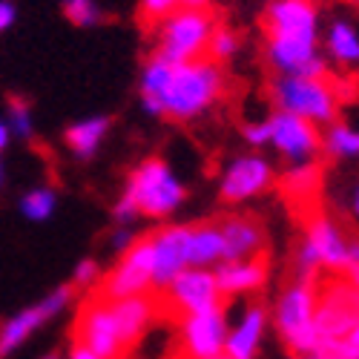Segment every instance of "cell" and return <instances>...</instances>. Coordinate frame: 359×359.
I'll use <instances>...</instances> for the list:
<instances>
[{
    "label": "cell",
    "mask_w": 359,
    "mask_h": 359,
    "mask_svg": "<svg viewBox=\"0 0 359 359\" xmlns=\"http://www.w3.org/2000/svg\"><path fill=\"white\" fill-rule=\"evenodd\" d=\"M224 93V72L210 57L187 64H167L149 57L141 78V98L153 115H167L172 121H190L213 107Z\"/></svg>",
    "instance_id": "obj_1"
},
{
    "label": "cell",
    "mask_w": 359,
    "mask_h": 359,
    "mask_svg": "<svg viewBox=\"0 0 359 359\" xmlns=\"http://www.w3.org/2000/svg\"><path fill=\"white\" fill-rule=\"evenodd\" d=\"M359 325V285L345 273L322 271L316 276V308H313V334L316 351L325 353L331 345L351 337Z\"/></svg>",
    "instance_id": "obj_2"
},
{
    "label": "cell",
    "mask_w": 359,
    "mask_h": 359,
    "mask_svg": "<svg viewBox=\"0 0 359 359\" xmlns=\"http://www.w3.org/2000/svg\"><path fill=\"white\" fill-rule=\"evenodd\" d=\"M182 201H184L182 182L170 172V167L164 161L149 158L130 175L127 193L115 207V219L130 222L138 213H144V216H170Z\"/></svg>",
    "instance_id": "obj_3"
},
{
    "label": "cell",
    "mask_w": 359,
    "mask_h": 359,
    "mask_svg": "<svg viewBox=\"0 0 359 359\" xmlns=\"http://www.w3.org/2000/svg\"><path fill=\"white\" fill-rule=\"evenodd\" d=\"M216 12L207 6H182L164 18L158 29V43H156V57L167 64H187L207 57V43L216 29Z\"/></svg>",
    "instance_id": "obj_4"
},
{
    "label": "cell",
    "mask_w": 359,
    "mask_h": 359,
    "mask_svg": "<svg viewBox=\"0 0 359 359\" xmlns=\"http://www.w3.org/2000/svg\"><path fill=\"white\" fill-rule=\"evenodd\" d=\"M322 273V271H319ZM296 276L279 296L276 327L287 342L290 356H305L316 351L313 334V308H316V276Z\"/></svg>",
    "instance_id": "obj_5"
},
{
    "label": "cell",
    "mask_w": 359,
    "mask_h": 359,
    "mask_svg": "<svg viewBox=\"0 0 359 359\" xmlns=\"http://www.w3.org/2000/svg\"><path fill=\"white\" fill-rule=\"evenodd\" d=\"M153 296H156L158 316L172 322H182L190 313H198L222 302L216 273L204 271V267H184L170 285H164L161 290H153Z\"/></svg>",
    "instance_id": "obj_6"
},
{
    "label": "cell",
    "mask_w": 359,
    "mask_h": 359,
    "mask_svg": "<svg viewBox=\"0 0 359 359\" xmlns=\"http://www.w3.org/2000/svg\"><path fill=\"white\" fill-rule=\"evenodd\" d=\"M271 95L282 112L308 118V121H331L337 112V93L325 78L282 75L273 81Z\"/></svg>",
    "instance_id": "obj_7"
},
{
    "label": "cell",
    "mask_w": 359,
    "mask_h": 359,
    "mask_svg": "<svg viewBox=\"0 0 359 359\" xmlns=\"http://www.w3.org/2000/svg\"><path fill=\"white\" fill-rule=\"evenodd\" d=\"M153 287V238L141 236L124 250L121 262H118L112 271L98 279L93 296L98 299H127V296H138Z\"/></svg>",
    "instance_id": "obj_8"
},
{
    "label": "cell",
    "mask_w": 359,
    "mask_h": 359,
    "mask_svg": "<svg viewBox=\"0 0 359 359\" xmlns=\"http://www.w3.org/2000/svg\"><path fill=\"white\" fill-rule=\"evenodd\" d=\"M72 339H75V345H83L104 359H121L124 356L109 299H98L93 293L83 299L81 308H78V316H75Z\"/></svg>",
    "instance_id": "obj_9"
},
{
    "label": "cell",
    "mask_w": 359,
    "mask_h": 359,
    "mask_svg": "<svg viewBox=\"0 0 359 359\" xmlns=\"http://www.w3.org/2000/svg\"><path fill=\"white\" fill-rule=\"evenodd\" d=\"M227 342V313L219 305L190 313L178 322V351L182 359H213Z\"/></svg>",
    "instance_id": "obj_10"
},
{
    "label": "cell",
    "mask_w": 359,
    "mask_h": 359,
    "mask_svg": "<svg viewBox=\"0 0 359 359\" xmlns=\"http://www.w3.org/2000/svg\"><path fill=\"white\" fill-rule=\"evenodd\" d=\"M262 29L267 41L316 43V9L311 0H271Z\"/></svg>",
    "instance_id": "obj_11"
},
{
    "label": "cell",
    "mask_w": 359,
    "mask_h": 359,
    "mask_svg": "<svg viewBox=\"0 0 359 359\" xmlns=\"http://www.w3.org/2000/svg\"><path fill=\"white\" fill-rule=\"evenodd\" d=\"M69 299H72V285H64L55 293H49L41 305L26 308V311L15 313L12 319H6L0 325V359L9 356L15 348H20L26 342V337H32V331H38V327L43 322H49L55 313H61Z\"/></svg>",
    "instance_id": "obj_12"
},
{
    "label": "cell",
    "mask_w": 359,
    "mask_h": 359,
    "mask_svg": "<svg viewBox=\"0 0 359 359\" xmlns=\"http://www.w3.org/2000/svg\"><path fill=\"white\" fill-rule=\"evenodd\" d=\"M305 242L313 250L322 271L331 273H345L348 264V242L351 238L339 230V224L325 216L322 210H313L305 216Z\"/></svg>",
    "instance_id": "obj_13"
},
{
    "label": "cell",
    "mask_w": 359,
    "mask_h": 359,
    "mask_svg": "<svg viewBox=\"0 0 359 359\" xmlns=\"http://www.w3.org/2000/svg\"><path fill=\"white\" fill-rule=\"evenodd\" d=\"M153 238V287L161 290L190 267V227H161Z\"/></svg>",
    "instance_id": "obj_14"
},
{
    "label": "cell",
    "mask_w": 359,
    "mask_h": 359,
    "mask_svg": "<svg viewBox=\"0 0 359 359\" xmlns=\"http://www.w3.org/2000/svg\"><path fill=\"white\" fill-rule=\"evenodd\" d=\"M267 124H271V141L276 144V149L293 161H305L319 149V133L308 118H299V115L279 109Z\"/></svg>",
    "instance_id": "obj_15"
},
{
    "label": "cell",
    "mask_w": 359,
    "mask_h": 359,
    "mask_svg": "<svg viewBox=\"0 0 359 359\" xmlns=\"http://www.w3.org/2000/svg\"><path fill=\"white\" fill-rule=\"evenodd\" d=\"M109 308H112V316H115V325H118V337H121L124 353L133 348V342L158 316L153 293H138V296H127V299H109Z\"/></svg>",
    "instance_id": "obj_16"
},
{
    "label": "cell",
    "mask_w": 359,
    "mask_h": 359,
    "mask_svg": "<svg viewBox=\"0 0 359 359\" xmlns=\"http://www.w3.org/2000/svg\"><path fill=\"white\" fill-rule=\"evenodd\" d=\"M271 167L267 161L256 158V156H248V158H238L230 164V170L224 172L222 178V198L224 201H242V198H250L256 193H262L267 184H271Z\"/></svg>",
    "instance_id": "obj_17"
},
{
    "label": "cell",
    "mask_w": 359,
    "mask_h": 359,
    "mask_svg": "<svg viewBox=\"0 0 359 359\" xmlns=\"http://www.w3.org/2000/svg\"><path fill=\"white\" fill-rule=\"evenodd\" d=\"M216 224H219V233L224 238V262L256 256L264 245V227L256 216H248V213L224 216Z\"/></svg>",
    "instance_id": "obj_18"
},
{
    "label": "cell",
    "mask_w": 359,
    "mask_h": 359,
    "mask_svg": "<svg viewBox=\"0 0 359 359\" xmlns=\"http://www.w3.org/2000/svg\"><path fill=\"white\" fill-rule=\"evenodd\" d=\"M267 279V253L259 250L256 256L248 259H233L216 267V282L222 296H236V293H253L264 285Z\"/></svg>",
    "instance_id": "obj_19"
},
{
    "label": "cell",
    "mask_w": 359,
    "mask_h": 359,
    "mask_svg": "<svg viewBox=\"0 0 359 359\" xmlns=\"http://www.w3.org/2000/svg\"><path fill=\"white\" fill-rule=\"evenodd\" d=\"M319 184H322V170L316 164H302L282 178V196H287V201L296 210H305V216H308V213L319 210V204H316Z\"/></svg>",
    "instance_id": "obj_20"
},
{
    "label": "cell",
    "mask_w": 359,
    "mask_h": 359,
    "mask_svg": "<svg viewBox=\"0 0 359 359\" xmlns=\"http://www.w3.org/2000/svg\"><path fill=\"white\" fill-rule=\"evenodd\" d=\"M264 322H267V311L262 302H253L245 313V319L238 322V327L233 334H227V356L230 359H253L256 356V348H259V339H262V331H264Z\"/></svg>",
    "instance_id": "obj_21"
},
{
    "label": "cell",
    "mask_w": 359,
    "mask_h": 359,
    "mask_svg": "<svg viewBox=\"0 0 359 359\" xmlns=\"http://www.w3.org/2000/svg\"><path fill=\"white\" fill-rule=\"evenodd\" d=\"M224 259V238L216 222L190 224V267H204Z\"/></svg>",
    "instance_id": "obj_22"
},
{
    "label": "cell",
    "mask_w": 359,
    "mask_h": 359,
    "mask_svg": "<svg viewBox=\"0 0 359 359\" xmlns=\"http://www.w3.org/2000/svg\"><path fill=\"white\" fill-rule=\"evenodd\" d=\"M107 130H109L107 118H89V121H81V124L67 130V147L78 158H89L98 149V144L107 135Z\"/></svg>",
    "instance_id": "obj_23"
},
{
    "label": "cell",
    "mask_w": 359,
    "mask_h": 359,
    "mask_svg": "<svg viewBox=\"0 0 359 359\" xmlns=\"http://www.w3.org/2000/svg\"><path fill=\"white\" fill-rule=\"evenodd\" d=\"M327 46H331V55L339 64H356L359 61V35L348 23H337L331 29V38H327Z\"/></svg>",
    "instance_id": "obj_24"
},
{
    "label": "cell",
    "mask_w": 359,
    "mask_h": 359,
    "mask_svg": "<svg viewBox=\"0 0 359 359\" xmlns=\"http://www.w3.org/2000/svg\"><path fill=\"white\" fill-rule=\"evenodd\" d=\"M325 149H327V156H337V158L356 156L359 153V133L345 127V124H337L325 135Z\"/></svg>",
    "instance_id": "obj_25"
},
{
    "label": "cell",
    "mask_w": 359,
    "mask_h": 359,
    "mask_svg": "<svg viewBox=\"0 0 359 359\" xmlns=\"http://www.w3.org/2000/svg\"><path fill=\"white\" fill-rule=\"evenodd\" d=\"M52 210H55V193L46 190V187L32 190V193H26V196L20 198V213H23L26 219H32V222L49 219Z\"/></svg>",
    "instance_id": "obj_26"
},
{
    "label": "cell",
    "mask_w": 359,
    "mask_h": 359,
    "mask_svg": "<svg viewBox=\"0 0 359 359\" xmlns=\"http://www.w3.org/2000/svg\"><path fill=\"white\" fill-rule=\"evenodd\" d=\"M184 6V0H141L138 6V20L144 29H156L164 18H170L172 12H178Z\"/></svg>",
    "instance_id": "obj_27"
},
{
    "label": "cell",
    "mask_w": 359,
    "mask_h": 359,
    "mask_svg": "<svg viewBox=\"0 0 359 359\" xmlns=\"http://www.w3.org/2000/svg\"><path fill=\"white\" fill-rule=\"evenodd\" d=\"M236 46H238V41L233 35V29H227V26L219 23L213 29V35H210V43H207V57L216 61V64H222V61H227V57L236 52Z\"/></svg>",
    "instance_id": "obj_28"
},
{
    "label": "cell",
    "mask_w": 359,
    "mask_h": 359,
    "mask_svg": "<svg viewBox=\"0 0 359 359\" xmlns=\"http://www.w3.org/2000/svg\"><path fill=\"white\" fill-rule=\"evenodd\" d=\"M9 130L20 138H32V109L23 98H9Z\"/></svg>",
    "instance_id": "obj_29"
},
{
    "label": "cell",
    "mask_w": 359,
    "mask_h": 359,
    "mask_svg": "<svg viewBox=\"0 0 359 359\" xmlns=\"http://www.w3.org/2000/svg\"><path fill=\"white\" fill-rule=\"evenodd\" d=\"M64 12L75 26H93L98 20V9L93 0H64Z\"/></svg>",
    "instance_id": "obj_30"
},
{
    "label": "cell",
    "mask_w": 359,
    "mask_h": 359,
    "mask_svg": "<svg viewBox=\"0 0 359 359\" xmlns=\"http://www.w3.org/2000/svg\"><path fill=\"white\" fill-rule=\"evenodd\" d=\"M98 279V264L93 259H86L78 264V271H75V285H89V282H95Z\"/></svg>",
    "instance_id": "obj_31"
},
{
    "label": "cell",
    "mask_w": 359,
    "mask_h": 359,
    "mask_svg": "<svg viewBox=\"0 0 359 359\" xmlns=\"http://www.w3.org/2000/svg\"><path fill=\"white\" fill-rule=\"evenodd\" d=\"M245 138L250 144H267V141H271V124H250V127H245Z\"/></svg>",
    "instance_id": "obj_32"
},
{
    "label": "cell",
    "mask_w": 359,
    "mask_h": 359,
    "mask_svg": "<svg viewBox=\"0 0 359 359\" xmlns=\"http://www.w3.org/2000/svg\"><path fill=\"white\" fill-rule=\"evenodd\" d=\"M12 23H15V6H12V4H4V0H0V32H6Z\"/></svg>",
    "instance_id": "obj_33"
},
{
    "label": "cell",
    "mask_w": 359,
    "mask_h": 359,
    "mask_svg": "<svg viewBox=\"0 0 359 359\" xmlns=\"http://www.w3.org/2000/svg\"><path fill=\"white\" fill-rule=\"evenodd\" d=\"M69 359H104V356L93 353V351L83 348V345H72V356H69Z\"/></svg>",
    "instance_id": "obj_34"
},
{
    "label": "cell",
    "mask_w": 359,
    "mask_h": 359,
    "mask_svg": "<svg viewBox=\"0 0 359 359\" xmlns=\"http://www.w3.org/2000/svg\"><path fill=\"white\" fill-rule=\"evenodd\" d=\"M6 144H9V124L0 121V149H4Z\"/></svg>",
    "instance_id": "obj_35"
},
{
    "label": "cell",
    "mask_w": 359,
    "mask_h": 359,
    "mask_svg": "<svg viewBox=\"0 0 359 359\" xmlns=\"http://www.w3.org/2000/svg\"><path fill=\"white\" fill-rule=\"evenodd\" d=\"M290 359H327V356H322V353H305V356H290Z\"/></svg>",
    "instance_id": "obj_36"
},
{
    "label": "cell",
    "mask_w": 359,
    "mask_h": 359,
    "mask_svg": "<svg viewBox=\"0 0 359 359\" xmlns=\"http://www.w3.org/2000/svg\"><path fill=\"white\" fill-rule=\"evenodd\" d=\"M345 276H351V282H353V285H359V267H353V271H351V273H345Z\"/></svg>",
    "instance_id": "obj_37"
},
{
    "label": "cell",
    "mask_w": 359,
    "mask_h": 359,
    "mask_svg": "<svg viewBox=\"0 0 359 359\" xmlns=\"http://www.w3.org/2000/svg\"><path fill=\"white\" fill-rule=\"evenodd\" d=\"M184 6H207V0H184Z\"/></svg>",
    "instance_id": "obj_38"
},
{
    "label": "cell",
    "mask_w": 359,
    "mask_h": 359,
    "mask_svg": "<svg viewBox=\"0 0 359 359\" xmlns=\"http://www.w3.org/2000/svg\"><path fill=\"white\" fill-rule=\"evenodd\" d=\"M353 210H356V216H359V190H356V198H353Z\"/></svg>",
    "instance_id": "obj_39"
},
{
    "label": "cell",
    "mask_w": 359,
    "mask_h": 359,
    "mask_svg": "<svg viewBox=\"0 0 359 359\" xmlns=\"http://www.w3.org/2000/svg\"><path fill=\"white\" fill-rule=\"evenodd\" d=\"M41 359H61V353H46V356H41Z\"/></svg>",
    "instance_id": "obj_40"
},
{
    "label": "cell",
    "mask_w": 359,
    "mask_h": 359,
    "mask_svg": "<svg viewBox=\"0 0 359 359\" xmlns=\"http://www.w3.org/2000/svg\"><path fill=\"white\" fill-rule=\"evenodd\" d=\"M4 175H6V170H4V164H0V187H4Z\"/></svg>",
    "instance_id": "obj_41"
},
{
    "label": "cell",
    "mask_w": 359,
    "mask_h": 359,
    "mask_svg": "<svg viewBox=\"0 0 359 359\" xmlns=\"http://www.w3.org/2000/svg\"><path fill=\"white\" fill-rule=\"evenodd\" d=\"M213 359H230V356H222V353H219V356H213Z\"/></svg>",
    "instance_id": "obj_42"
},
{
    "label": "cell",
    "mask_w": 359,
    "mask_h": 359,
    "mask_svg": "<svg viewBox=\"0 0 359 359\" xmlns=\"http://www.w3.org/2000/svg\"><path fill=\"white\" fill-rule=\"evenodd\" d=\"M351 4H353V6H359V0H351Z\"/></svg>",
    "instance_id": "obj_43"
}]
</instances>
